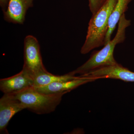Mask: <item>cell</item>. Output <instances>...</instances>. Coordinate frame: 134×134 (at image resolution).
Listing matches in <instances>:
<instances>
[{
	"label": "cell",
	"instance_id": "6da1fadb",
	"mask_svg": "<svg viewBox=\"0 0 134 134\" xmlns=\"http://www.w3.org/2000/svg\"><path fill=\"white\" fill-rule=\"evenodd\" d=\"M131 24V21L127 19L124 14L119 22L117 32L114 38L104 45L101 50L93 52L89 59L72 71V73L74 75H83L102 67L117 63L114 56V49L117 44L125 41L126 29Z\"/></svg>",
	"mask_w": 134,
	"mask_h": 134
},
{
	"label": "cell",
	"instance_id": "7a4b0ae2",
	"mask_svg": "<svg viewBox=\"0 0 134 134\" xmlns=\"http://www.w3.org/2000/svg\"><path fill=\"white\" fill-rule=\"evenodd\" d=\"M117 0H108L103 7L92 14L89 22L85 41L81 50L86 54L105 44L108 32L109 18Z\"/></svg>",
	"mask_w": 134,
	"mask_h": 134
},
{
	"label": "cell",
	"instance_id": "3957f363",
	"mask_svg": "<svg viewBox=\"0 0 134 134\" xmlns=\"http://www.w3.org/2000/svg\"><path fill=\"white\" fill-rule=\"evenodd\" d=\"M65 93L47 94L37 91L33 86L9 95L21 102L28 109L38 115L53 112L59 105Z\"/></svg>",
	"mask_w": 134,
	"mask_h": 134
},
{
	"label": "cell",
	"instance_id": "277c9868",
	"mask_svg": "<svg viewBox=\"0 0 134 134\" xmlns=\"http://www.w3.org/2000/svg\"><path fill=\"white\" fill-rule=\"evenodd\" d=\"M24 52V64L23 69L32 78L39 73L47 70L43 65L39 43L35 37L28 35L25 37Z\"/></svg>",
	"mask_w": 134,
	"mask_h": 134
},
{
	"label": "cell",
	"instance_id": "5b68a950",
	"mask_svg": "<svg viewBox=\"0 0 134 134\" xmlns=\"http://www.w3.org/2000/svg\"><path fill=\"white\" fill-rule=\"evenodd\" d=\"M26 109L24 105L8 94H4L0 99V132L7 134V127L13 116Z\"/></svg>",
	"mask_w": 134,
	"mask_h": 134
},
{
	"label": "cell",
	"instance_id": "8992f818",
	"mask_svg": "<svg viewBox=\"0 0 134 134\" xmlns=\"http://www.w3.org/2000/svg\"><path fill=\"white\" fill-rule=\"evenodd\" d=\"M33 85V78L23 69L17 74L0 80V90L4 94L17 92Z\"/></svg>",
	"mask_w": 134,
	"mask_h": 134
},
{
	"label": "cell",
	"instance_id": "52a82bcc",
	"mask_svg": "<svg viewBox=\"0 0 134 134\" xmlns=\"http://www.w3.org/2000/svg\"><path fill=\"white\" fill-rule=\"evenodd\" d=\"M34 0H9L7 10L3 13L5 21L15 24H23L26 12L32 7Z\"/></svg>",
	"mask_w": 134,
	"mask_h": 134
},
{
	"label": "cell",
	"instance_id": "ba28073f",
	"mask_svg": "<svg viewBox=\"0 0 134 134\" xmlns=\"http://www.w3.org/2000/svg\"><path fill=\"white\" fill-rule=\"evenodd\" d=\"M96 80L92 78L79 76L78 77L75 79L56 82L46 86L34 87L38 91L45 94H52L62 93H66L82 85L90 82L94 81Z\"/></svg>",
	"mask_w": 134,
	"mask_h": 134
},
{
	"label": "cell",
	"instance_id": "9c48e42d",
	"mask_svg": "<svg viewBox=\"0 0 134 134\" xmlns=\"http://www.w3.org/2000/svg\"><path fill=\"white\" fill-rule=\"evenodd\" d=\"M133 0H117L115 7L109 18L108 32L105 45L111 40V37L116 26L119 23L122 15L125 14L127 10L128 5Z\"/></svg>",
	"mask_w": 134,
	"mask_h": 134
},
{
	"label": "cell",
	"instance_id": "30bf717a",
	"mask_svg": "<svg viewBox=\"0 0 134 134\" xmlns=\"http://www.w3.org/2000/svg\"><path fill=\"white\" fill-rule=\"evenodd\" d=\"M72 72L63 75L52 74L47 71L41 72L36 75L33 78V85L34 87L46 86L56 82L69 81L77 78Z\"/></svg>",
	"mask_w": 134,
	"mask_h": 134
},
{
	"label": "cell",
	"instance_id": "8fae6325",
	"mask_svg": "<svg viewBox=\"0 0 134 134\" xmlns=\"http://www.w3.org/2000/svg\"><path fill=\"white\" fill-rule=\"evenodd\" d=\"M89 7L92 14H95L105 4L108 0H88Z\"/></svg>",
	"mask_w": 134,
	"mask_h": 134
},
{
	"label": "cell",
	"instance_id": "7c38bea8",
	"mask_svg": "<svg viewBox=\"0 0 134 134\" xmlns=\"http://www.w3.org/2000/svg\"><path fill=\"white\" fill-rule=\"evenodd\" d=\"M9 1V0H0V6L3 12L7 10Z\"/></svg>",
	"mask_w": 134,
	"mask_h": 134
}]
</instances>
